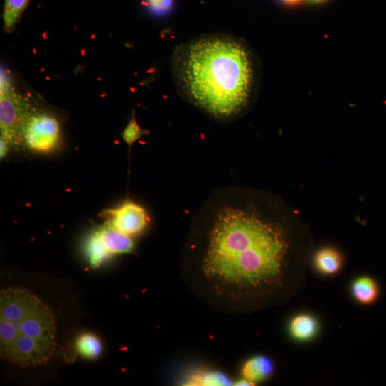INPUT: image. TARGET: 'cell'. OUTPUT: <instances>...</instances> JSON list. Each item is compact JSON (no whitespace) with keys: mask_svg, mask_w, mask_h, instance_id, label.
I'll use <instances>...</instances> for the list:
<instances>
[{"mask_svg":"<svg viewBox=\"0 0 386 386\" xmlns=\"http://www.w3.org/2000/svg\"><path fill=\"white\" fill-rule=\"evenodd\" d=\"M0 94L1 137L9 144L18 145L23 140L24 128L31 114L29 107L3 76Z\"/></svg>","mask_w":386,"mask_h":386,"instance_id":"obj_3","label":"cell"},{"mask_svg":"<svg viewBox=\"0 0 386 386\" xmlns=\"http://www.w3.org/2000/svg\"><path fill=\"white\" fill-rule=\"evenodd\" d=\"M316 265L321 273L331 275L341 269V259L339 254L333 249L324 248L316 254Z\"/></svg>","mask_w":386,"mask_h":386,"instance_id":"obj_15","label":"cell"},{"mask_svg":"<svg viewBox=\"0 0 386 386\" xmlns=\"http://www.w3.org/2000/svg\"><path fill=\"white\" fill-rule=\"evenodd\" d=\"M29 3L30 0H5L4 22L6 32L14 30Z\"/></svg>","mask_w":386,"mask_h":386,"instance_id":"obj_14","label":"cell"},{"mask_svg":"<svg viewBox=\"0 0 386 386\" xmlns=\"http://www.w3.org/2000/svg\"><path fill=\"white\" fill-rule=\"evenodd\" d=\"M283 1L289 4H296L300 3L301 0H283Z\"/></svg>","mask_w":386,"mask_h":386,"instance_id":"obj_22","label":"cell"},{"mask_svg":"<svg viewBox=\"0 0 386 386\" xmlns=\"http://www.w3.org/2000/svg\"><path fill=\"white\" fill-rule=\"evenodd\" d=\"M287 250L280 228L253 213L225 208L211 232L204 271L223 284L257 288L280 277Z\"/></svg>","mask_w":386,"mask_h":386,"instance_id":"obj_2","label":"cell"},{"mask_svg":"<svg viewBox=\"0 0 386 386\" xmlns=\"http://www.w3.org/2000/svg\"><path fill=\"white\" fill-rule=\"evenodd\" d=\"M0 145H1V146H0L1 147V149H0V155H1V159H3L7 155L9 144L6 140L1 137V143H0Z\"/></svg>","mask_w":386,"mask_h":386,"instance_id":"obj_21","label":"cell"},{"mask_svg":"<svg viewBox=\"0 0 386 386\" xmlns=\"http://www.w3.org/2000/svg\"><path fill=\"white\" fill-rule=\"evenodd\" d=\"M313 1L319 2V1H322V0H313Z\"/></svg>","mask_w":386,"mask_h":386,"instance_id":"obj_23","label":"cell"},{"mask_svg":"<svg viewBox=\"0 0 386 386\" xmlns=\"http://www.w3.org/2000/svg\"><path fill=\"white\" fill-rule=\"evenodd\" d=\"M55 348V342L21 334L7 360L23 367H36L48 362Z\"/></svg>","mask_w":386,"mask_h":386,"instance_id":"obj_5","label":"cell"},{"mask_svg":"<svg viewBox=\"0 0 386 386\" xmlns=\"http://www.w3.org/2000/svg\"><path fill=\"white\" fill-rule=\"evenodd\" d=\"M21 335L15 323L0 317V353L2 358L8 359Z\"/></svg>","mask_w":386,"mask_h":386,"instance_id":"obj_12","label":"cell"},{"mask_svg":"<svg viewBox=\"0 0 386 386\" xmlns=\"http://www.w3.org/2000/svg\"><path fill=\"white\" fill-rule=\"evenodd\" d=\"M41 300L32 292L18 287L0 294V317L15 323L22 321Z\"/></svg>","mask_w":386,"mask_h":386,"instance_id":"obj_7","label":"cell"},{"mask_svg":"<svg viewBox=\"0 0 386 386\" xmlns=\"http://www.w3.org/2000/svg\"><path fill=\"white\" fill-rule=\"evenodd\" d=\"M318 331L316 320L309 315L295 317L291 323V332L294 338L301 341L312 338Z\"/></svg>","mask_w":386,"mask_h":386,"instance_id":"obj_13","label":"cell"},{"mask_svg":"<svg viewBox=\"0 0 386 386\" xmlns=\"http://www.w3.org/2000/svg\"><path fill=\"white\" fill-rule=\"evenodd\" d=\"M171 70L180 95L219 119L240 114L254 90L252 53L242 40L229 34L202 35L178 45Z\"/></svg>","mask_w":386,"mask_h":386,"instance_id":"obj_1","label":"cell"},{"mask_svg":"<svg viewBox=\"0 0 386 386\" xmlns=\"http://www.w3.org/2000/svg\"><path fill=\"white\" fill-rule=\"evenodd\" d=\"M193 385H227L230 382L220 373L210 372L194 377L190 382Z\"/></svg>","mask_w":386,"mask_h":386,"instance_id":"obj_18","label":"cell"},{"mask_svg":"<svg viewBox=\"0 0 386 386\" xmlns=\"http://www.w3.org/2000/svg\"><path fill=\"white\" fill-rule=\"evenodd\" d=\"M60 127L57 119L48 114H31L23 132V140L36 151L48 152L57 144Z\"/></svg>","mask_w":386,"mask_h":386,"instance_id":"obj_4","label":"cell"},{"mask_svg":"<svg viewBox=\"0 0 386 386\" xmlns=\"http://www.w3.org/2000/svg\"><path fill=\"white\" fill-rule=\"evenodd\" d=\"M105 213L111 218L109 224L130 236L140 233L149 223L145 209L132 202H127L116 209L107 210Z\"/></svg>","mask_w":386,"mask_h":386,"instance_id":"obj_8","label":"cell"},{"mask_svg":"<svg viewBox=\"0 0 386 386\" xmlns=\"http://www.w3.org/2000/svg\"><path fill=\"white\" fill-rule=\"evenodd\" d=\"M76 346L80 355L87 359L98 358L102 350V343L100 339L92 333H83L78 337Z\"/></svg>","mask_w":386,"mask_h":386,"instance_id":"obj_16","label":"cell"},{"mask_svg":"<svg viewBox=\"0 0 386 386\" xmlns=\"http://www.w3.org/2000/svg\"><path fill=\"white\" fill-rule=\"evenodd\" d=\"M95 233L110 255L129 253L134 248L131 236L119 231L109 223Z\"/></svg>","mask_w":386,"mask_h":386,"instance_id":"obj_9","label":"cell"},{"mask_svg":"<svg viewBox=\"0 0 386 386\" xmlns=\"http://www.w3.org/2000/svg\"><path fill=\"white\" fill-rule=\"evenodd\" d=\"M87 252L90 264L93 269L97 268L107 257L110 256L95 233L89 240Z\"/></svg>","mask_w":386,"mask_h":386,"instance_id":"obj_17","label":"cell"},{"mask_svg":"<svg viewBox=\"0 0 386 386\" xmlns=\"http://www.w3.org/2000/svg\"><path fill=\"white\" fill-rule=\"evenodd\" d=\"M145 134L139 126L136 117H134L125 127L122 134V138L128 146L132 148L133 144L142 138Z\"/></svg>","mask_w":386,"mask_h":386,"instance_id":"obj_19","label":"cell"},{"mask_svg":"<svg viewBox=\"0 0 386 386\" xmlns=\"http://www.w3.org/2000/svg\"><path fill=\"white\" fill-rule=\"evenodd\" d=\"M16 324L21 334L55 342L57 331L55 316L42 301L22 321Z\"/></svg>","mask_w":386,"mask_h":386,"instance_id":"obj_6","label":"cell"},{"mask_svg":"<svg viewBox=\"0 0 386 386\" xmlns=\"http://www.w3.org/2000/svg\"><path fill=\"white\" fill-rule=\"evenodd\" d=\"M352 290L355 299L363 305L375 303L380 293L377 282L370 277H362L356 279Z\"/></svg>","mask_w":386,"mask_h":386,"instance_id":"obj_10","label":"cell"},{"mask_svg":"<svg viewBox=\"0 0 386 386\" xmlns=\"http://www.w3.org/2000/svg\"><path fill=\"white\" fill-rule=\"evenodd\" d=\"M147 5L154 14L163 15L173 9V0H147Z\"/></svg>","mask_w":386,"mask_h":386,"instance_id":"obj_20","label":"cell"},{"mask_svg":"<svg viewBox=\"0 0 386 386\" xmlns=\"http://www.w3.org/2000/svg\"><path fill=\"white\" fill-rule=\"evenodd\" d=\"M273 371V364L264 356H257L245 363L242 374L245 380L252 383L267 377Z\"/></svg>","mask_w":386,"mask_h":386,"instance_id":"obj_11","label":"cell"}]
</instances>
